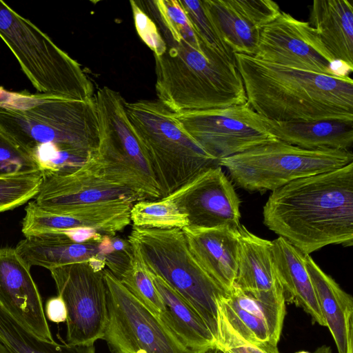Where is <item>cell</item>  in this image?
<instances>
[{"mask_svg":"<svg viewBox=\"0 0 353 353\" xmlns=\"http://www.w3.org/2000/svg\"><path fill=\"white\" fill-rule=\"evenodd\" d=\"M185 213L188 226L239 229L241 201L221 166L211 168L166 197Z\"/></svg>","mask_w":353,"mask_h":353,"instance_id":"14","label":"cell"},{"mask_svg":"<svg viewBox=\"0 0 353 353\" xmlns=\"http://www.w3.org/2000/svg\"><path fill=\"white\" fill-rule=\"evenodd\" d=\"M314 353H332V350L330 347L323 345L317 348Z\"/></svg>","mask_w":353,"mask_h":353,"instance_id":"40","label":"cell"},{"mask_svg":"<svg viewBox=\"0 0 353 353\" xmlns=\"http://www.w3.org/2000/svg\"><path fill=\"white\" fill-rule=\"evenodd\" d=\"M103 272L108 320L102 339L112 353H192L108 269Z\"/></svg>","mask_w":353,"mask_h":353,"instance_id":"10","label":"cell"},{"mask_svg":"<svg viewBox=\"0 0 353 353\" xmlns=\"http://www.w3.org/2000/svg\"><path fill=\"white\" fill-rule=\"evenodd\" d=\"M188 248L200 266L224 290L234 285L239 265V229L230 228L181 229Z\"/></svg>","mask_w":353,"mask_h":353,"instance_id":"20","label":"cell"},{"mask_svg":"<svg viewBox=\"0 0 353 353\" xmlns=\"http://www.w3.org/2000/svg\"><path fill=\"white\" fill-rule=\"evenodd\" d=\"M51 232L60 234L69 241L74 243H99L103 235L97 230L88 227L63 229Z\"/></svg>","mask_w":353,"mask_h":353,"instance_id":"36","label":"cell"},{"mask_svg":"<svg viewBox=\"0 0 353 353\" xmlns=\"http://www.w3.org/2000/svg\"><path fill=\"white\" fill-rule=\"evenodd\" d=\"M295 353H310V352H307V351H299V352H296Z\"/></svg>","mask_w":353,"mask_h":353,"instance_id":"41","label":"cell"},{"mask_svg":"<svg viewBox=\"0 0 353 353\" xmlns=\"http://www.w3.org/2000/svg\"><path fill=\"white\" fill-rule=\"evenodd\" d=\"M15 250L30 267L37 265L48 270L88 262L100 255L105 256L99 243H74L55 232L26 237L17 243Z\"/></svg>","mask_w":353,"mask_h":353,"instance_id":"27","label":"cell"},{"mask_svg":"<svg viewBox=\"0 0 353 353\" xmlns=\"http://www.w3.org/2000/svg\"><path fill=\"white\" fill-rule=\"evenodd\" d=\"M305 263L318 303L339 353L353 347V299L309 255Z\"/></svg>","mask_w":353,"mask_h":353,"instance_id":"23","label":"cell"},{"mask_svg":"<svg viewBox=\"0 0 353 353\" xmlns=\"http://www.w3.org/2000/svg\"><path fill=\"white\" fill-rule=\"evenodd\" d=\"M111 243L114 251L133 256L132 247L128 240L119 236H111Z\"/></svg>","mask_w":353,"mask_h":353,"instance_id":"38","label":"cell"},{"mask_svg":"<svg viewBox=\"0 0 353 353\" xmlns=\"http://www.w3.org/2000/svg\"><path fill=\"white\" fill-rule=\"evenodd\" d=\"M174 114L187 133L219 161L278 140L248 102Z\"/></svg>","mask_w":353,"mask_h":353,"instance_id":"11","label":"cell"},{"mask_svg":"<svg viewBox=\"0 0 353 353\" xmlns=\"http://www.w3.org/2000/svg\"><path fill=\"white\" fill-rule=\"evenodd\" d=\"M216 344L225 353H252L246 343L233 330L221 313Z\"/></svg>","mask_w":353,"mask_h":353,"instance_id":"35","label":"cell"},{"mask_svg":"<svg viewBox=\"0 0 353 353\" xmlns=\"http://www.w3.org/2000/svg\"><path fill=\"white\" fill-rule=\"evenodd\" d=\"M42 181L41 170L0 176V212L13 210L35 198Z\"/></svg>","mask_w":353,"mask_h":353,"instance_id":"30","label":"cell"},{"mask_svg":"<svg viewBox=\"0 0 353 353\" xmlns=\"http://www.w3.org/2000/svg\"><path fill=\"white\" fill-rule=\"evenodd\" d=\"M146 13L163 41L154 54L155 90L160 102L174 114L247 102L234 57L203 41L179 0H154Z\"/></svg>","mask_w":353,"mask_h":353,"instance_id":"1","label":"cell"},{"mask_svg":"<svg viewBox=\"0 0 353 353\" xmlns=\"http://www.w3.org/2000/svg\"><path fill=\"white\" fill-rule=\"evenodd\" d=\"M0 342L9 353H95L94 344H60L38 337L1 305Z\"/></svg>","mask_w":353,"mask_h":353,"instance_id":"28","label":"cell"},{"mask_svg":"<svg viewBox=\"0 0 353 353\" xmlns=\"http://www.w3.org/2000/svg\"><path fill=\"white\" fill-rule=\"evenodd\" d=\"M239 232V259L233 285L258 298L285 301L274 265L272 241L257 236L242 225Z\"/></svg>","mask_w":353,"mask_h":353,"instance_id":"21","label":"cell"},{"mask_svg":"<svg viewBox=\"0 0 353 353\" xmlns=\"http://www.w3.org/2000/svg\"><path fill=\"white\" fill-rule=\"evenodd\" d=\"M137 140L161 188L162 198L207 170L220 166L157 100L125 103ZM161 198V199H162Z\"/></svg>","mask_w":353,"mask_h":353,"instance_id":"5","label":"cell"},{"mask_svg":"<svg viewBox=\"0 0 353 353\" xmlns=\"http://www.w3.org/2000/svg\"><path fill=\"white\" fill-rule=\"evenodd\" d=\"M247 102L259 114L281 122L353 123V80L234 54Z\"/></svg>","mask_w":353,"mask_h":353,"instance_id":"3","label":"cell"},{"mask_svg":"<svg viewBox=\"0 0 353 353\" xmlns=\"http://www.w3.org/2000/svg\"><path fill=\"white\" fill-rule=\"evenodd\" d=\"M117 279L138 300L160 316L163 310L161 297L148 271L138 259L133 257L130 265Z\"/></svg>","mask_w":353,"mask_h":353,"instance_id":"31","label":"cell"},{"mask_svg":"<svg viewBox=\"0 0 353 353\" xmlns=\"http://www.w3.org/2000/svg\"><path fill=\"white\" fill-rule=\"evenodd\" d=\"M199 353H225V352L217 344H216Z\"/></svg>","mask_w":353,"mask_h":353,"instance_id":"39","label":"cell"},{"mask_svg":"<svg viewBox=\"0 0 353 353\" xmlns=\"http://www.w3.org/2000/svg\"><path fill=\"white\" fill-rule=\"evenodd\" d=\"M130 217L133 226L143 228L182 229L189 225L187 215L165 198L134 203Z\"/></svg>","mask_w":353,"mask_h":353,"instance_id":"29","label":"cell"},{"mask_svg":"<svg viewBox=\"0 0 353 353\" xmlns=\"http://www.w3.org/2000/svg\"><path fill=\"white\" fill-rule=\"evenodd\" d=\"M272 254L285 301L301 307L313 323L327 326L305 266V254L281 236L272 241Z\"/></svg>","mask_w":353,"mask_h":353,"instance_id":"22","label":"cell"},{"mask_svg":"<svg viewBox=\"0 0 353 353\" xmlns=\"http://www.w3.org/2000/svg\"><path fill=\"white\" fill-rule=\"evenodd\" d=\"M99 141L85 166L108 182L128 188L143 200L162 198L149 161L132 128L121 94L103 86L94 94Z\"/></svg>","mask_w":353,"mask_h":353,"instance_id":"7","label":"cell"},{"mask_svg":"<svg viewBox=\"0 0 353 353\" xmlns=\"http://www.w3.org/2000/svg\"><path fill=\"white\" fill-rule=\"evenodd\" d=\"M0 38L39 93L70 100L94 98L93 84L80 64L1 0Z\"/></svg>","mask_w":353,"mask_h":353,"instance_id":"8","label":"cell"},{"mask_svg":"<svg viewBox=\"0 0 353 353\" xmlns=\"http://www.w3.org/2000/svg\"><path fill=\"white\" fill-rule=\"evenodd\" d=\"M353 163L350 150H307L276 140L220 160L235 183L249 191H274L296 179Z\"/></svg>","mask_w":353,"mask_h":353,"instance_id":"9","label":"cell"},{"mask_svg":"<svg viewBox=\"0 0 353 353\" xmlns=\"http://www.w3.org/2000/svg\"><path fill=\"white\" fill-rule=\"evenodd\" d=\"M53 99L61 98L43 93L31 94L10 92L0 87V108L26 110Z\"/></svg>","mask_w":353,"mask_h":353,"instance_id":"34","label":"cell"},{"mask_svg":"<svg viewBox=\"0 0 353 353\" xmlns=\"http://www.w3.org/2000/svg\"><path fill=\"white\" fill-rule=\"evenodd\" d=\"M218 305L221 314L243 341L265 353H279L285 301L258 298L232 285Z\"/></svg>","mask_w":353,"mask_h":353,"instance_id":"15","label":"cell"},{"mask_svg":"<svg viewBox=\"0 0 353 353\" xmlns=\"http://www.w3.org/2000/svg\"><path fill=\"white\" fill-rule=\"evenodd\" d=\"M49 270L67 309L66 343L94 344L102 339L108 320L103 270H94L88 262Z\"/></svg>","mask_w":353,"mask_h":353,"instance_id":"12","label":"cell"},{"mask_svg":"<svg viewBox=\"0 0 353 353\" xmlns=\"http://www.w3.org/2000/svg\"><path fill=\"white\" fill-rule=\"evenodd\" d=\"M179 1L193 27L203 41L221 52L234 57L232 51L222 43L216 34L204 12L202 1L179 0Z\"/></svg>","mask_w":353,"mask_h":353,"instance_id":"33","label":"cell"},{"mask_svg":"<svg viewBox=\"0 0 353 353\" xmlns=\"http://www.w3.org/2000/svg\"><path fill=\"white\" fill-rule=\"evenodd\" d=\"M0 132L26 152L42 173L72 174L98 148L94 97L53 99L26 110L0 108Z\"/></svg>","mask_w":353,"mask_h":353,"instance_id":"4","label":"cell"},{"mask_svg":"<svg viewBox=\"0 0 353 353\" xmlns=\"http://www.w3.org/2000/svg\"><path fill=\"white\" fill-rule=\"evenodd\" d=\"M117 200L136 203L143 199L133 191L99 177L85 165L68 174L43 173L34 198L40 208L55 214L79 205Z\"/></svg>","mask_w":353,"mask_h":353,"instance_id":"19","label":"cell"},{"mask_svg":"<svg viewBox=\"0 0 353 353\" xmlns=\"http://www.w3.org/2000/svg\"><path fill=\"white\" fill-rule=\"evenodd\" d=\"M30 268L15 248H0V305L38 337L54 341Z\"/></svg>","mask_w":353,"mask_h":353,"instance_id":"17","label":"cell"},{"mask_svg":"<svg viewBox=\"0 0 353 353\" xmlns=\"http://www.w3.org/2000/svg\"><path fill=\"white\" fill-rule=\"evenodd\" d=\"M263 223L305 254L353 245V163L296 179L274 191Z\"/></svg>","mask_w":353,"mask_h":353,"instance_id":"2","label":"cell"},{"mask_svg":"<svg viewBox=\"0 0 353 353\" xmlns=\"http://www.w3.org/2000/svg\"><path fill=\"white\" fill-rule=\"evenodd\" d=\"M44 310L46 316L50 321L57 323L66 321V306L59 295L48 299Z\"/></svg>","mask_w":353,"mask_h":353,"instance_id":"37","label":"cell"},{"mask_svg":"<svg viewBox=\"0 0 353 353\" xmlns=\"http://www.w3.org/2000/svg\"><path fill=\"white\" fill-rule=\"evenodd\" d=\"M268 130L279 141L307 150H350L353 123L336 120L281 122L261 116Z\"/></svg>","mask_w":353,"mask_h":353,"instance_id":"26","label":"cell"},{"mask_svg":"<svg viewBox=\"0 0 353 353\" xmlns=\"http://www.w3.org/2000/svg\"><path fill=\"white\" fill-rule=\"evenodd\" d=\"M310 26L335 61L353 70V6L347 0H314Z\"/></svg>","mask_w":353,"mask_h":353,"instance_id":"24","label":"cell"},{"mask_svg":"<svg viewBox=\"0 0 353 353\" xmlns=\"http://www.w3.org/2000/svg\"><path fill=\"white\" fill-rule=\"evenodd\" d=\"M256 59L327 75H340L336 61L309 22L281 12L260 32Z\"/></svg>","mask_w":353,"mask_h":353,"instance_id":"13","label":"cell"},{"mask_svg":"<svg viewBox=\"0 0 353 353\" xmlns=\"http://www.w3.org/2000/svg\"><path fill=\"white\" fill-rule=\"evenodd\" d=\"M204 12L233 54L254 56L263 26L281 12L272 0H202Z\"/></svg>","mask_w":353,"mask_h":353,"instance_id":"16","label":"cell"},{"mask_svg":"<svg viewBox=\"0 0 353 353\" xmlns=\"http://www.w3.org/2000/svg\"><path fill=\"white\" fill-rule=\"evenodd\" d=\"M38 170L35 161L0 132V176Z\"/></svg>","mask_w":353,"mask_h":353,"instance_id":"32","label":"cell"},{"mask_svg":"<svg viewBox=\"0 0 353 353\" xmlns=\"http://www.w3.org/2000/svg\"><path fill=\"white\" fill-rule=\"evenodd\" d=\"M128 240L134 257L190 305L217 342L220 319L218 303L228 292L192 256L182 230L133 226Z\"/></svg>","mask_w":353,"mask_h":353,"instance_id":"6","label":"cell"},{"mask_svg":"<svg viewBox=\"0 0 353 353\" xmlns=\"http://www.w3.org/2000/svg\"><path fill=\"white\" fill-rule=\"evenodd\" d=\"M148 272L163 305L159 319L182 345L192 353L216 345V338L190 305L161 278Z\"/></svg>","mask_w":353,"mask_h":353,"instance_id":"25","label":"cell"},{"mask_svg":"<svg viewBox=\"0 0 353 353\" xmlns=\"http://www.w3.org/2000/svg\"><path fill=\"white\" fill-rule=\"evenodd\" d=\"M132 203L126 201H108L70 208L60 214L46 212L35 201L25 208L21 232L25 237L37 236L53 231L88 227L102 234L114 236L130 223Z\"/></svg>","mask_w":353,"mask_h":353,"instance_id":"18","label":"cell"}]
</instances>
